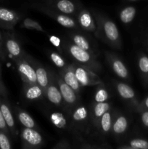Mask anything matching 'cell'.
<instances>
[{"label":"cell","instance_id":"5b68a950","mask_svg":"<svg viewBox=\"0 0 148 149\" xmlns=\"http://www.w3.org/2000/svg\"><path fill=\"white\" fill-rule=\"evenodd\" d=\"M17 71L20 74L23 84H36V74L33 65L24 58L15 60Z\"/></svg>","mask_w":148,"mask_h":149},{"label":"cell","instance_id":"44dd1931","mask_svg":"<svg viewBox=\"0 0 148 149\" xmlns=\"http://www.w3.org/2000/svg\"><path fill=\"white\" fill-rule=\"evenodd\" d=\"M129 127V121L124 115H119L116 117L115 120L113 122L112 132L114 135H120L124 133Z\"/></svg>","mask_w":148,"mask_h":149},{"label":"cell","instance_id":"484cf974","mask_svg":"<svg viewBox=\"0 0 148 149\" xmlns=\"http://www.w3.org/2000/svg\"><path fill=\"white\" fill-rule=\"evenodd\" d=\"M138 67L142 79L146 84H148V56L141 53L138 58Z\"/></svg>","mask_w":148,"mask_h":149},{"label":"cell","instance_id":"4fadbf2b","mask_svg":"<svg viewBox=\"0 0 148 149\" xmlns=\"http://www.w3.org/2000/svg\"><path fill=\"white\" fill-rule=\"evenodd\" d=\"M23 95L27 100H36L41 98L45 95V91L37 83L36 84H24Z\"/></svg>","mask_w":148,"mask_h":149},{"label":"cell","instance_id":"d4e9b609","mask_svg":"<svg viewBox=\"0 0 148 149\" xmlns=\"http://www.w3.org/2000/svg\"><path fill=\"white\" fill-rule=\"evenodd\" d=\"M136 14V9L133 6H128L125 7L119 13V18L124 24L131 23Z\"/></svg>","mask_w":148,"mask_h":149},{"label":"cell","instance_id":"1f68e13d","mask_svg":"<svg viewBox=\"0 0 148 149\" xmlns=\"http://www.w3.org/2000/svg\"><path fill=\"white\" fill-rule=\"evenodd\" d=\"M8 134L0 130V148L1 149H11L12 145L10 139H9Z\"/></svg>","mask_w":148,"mask_h":149},{"label":"cell","instance_id":"7402d4cb","mask_svg":"<svg viewBox=\"0 0 148 149\" xmlns=\"http://www.w3.org/2000/svg\"><path fill=\"white\" fill-rule=\"evenodd\" d=\"M111 109V105L108 102H102V103H96V104L94 106L92 111V120L95 125H98L99 121L100 118L103 116L105 112L107 111H110Z\"/></svg>","mask_w":148,"mask_h":149},{"label":"cell","instance_id":"e0dca14e","mask_svg":"<svg viewBox=\"0 0 148 149\" xmlns=\"http://www.w3.org/2000/svg\"><path fill=\"white\" fill-rule=\"evenodd\" d=\"M0 110L2 113L4 120L10 130V132H11L12 134H15V123L12 113L7 102L4 101V100H3L1 97H0Z\"/></svg>","mask_w":148,"mask_h":149},{"label":"cell","instance_id":"ffe728a7","mask_svg":"<svg viewBox=\"0 0 148 149\" xmlns=\"http://www.w3.org/2000/svg\"><path fill=\"white\" fill-rule=\"evenodd\" d=\"M33 65L35 68V71H36L37 84L40 87H41L45 91V90L49 84V74H48L47 71L44 67L39 65V64H34L33 65Z\"/></svg>","mask_w":148,"mask_h":149},{"label":"cell","instance_id":"4316f807","mask_svg":"<svg viewBox=\"0 0 148 149\" xmlns=\"http://www.w3.org/2000/svg\"><path fill=\"white\" fill-rule=\"evenodd\" d=\"M49 118L52 123L59 129H65L68 126V122L63 113L54 112L51 113Z\"/></svg>","mask_w":148,"mask_h":149},{"label":"cell","instance_id":"6da1fadb","mask_svg":"<svg viewBox=\"0 0 148 149\" xmlns=\"http://www.w3.org/2000/svg\"><path fill=\"white\" fill-rule=\"evenodd\" d=\"M97 27L96 33L112 47L120 49L121 47V39L120 33L115 23L107 17L96 15Z\"/></svg>","mask_w":148,"mask_h":149},{"label":"cell","instance_id":"f1b7e54d","mask_svg":"<svg viewBox=\"0 0 148 149\" xmlns=\"http://www.w3.org/2000/svg\"><path fill=\"white\" fill-rule=\"evenodd\" d=\"M21 27L27 29H30V30H36L38 31L45 32L42 26L37 21L32 20L30 18H26L25 20H23L21 23Z\"/></svg>","mask_w":148,"mask_h":149},{"label":"cell","instance_id":"4dcf8cb0","mask_svg":"<svg viewBox=\"0 0 148 149\" xmlns=\"http://www.w3.org/2000/svg\"><path fill=\"white\" fill-rule=\"evenodd\" d=\"M49 58L57 67L59 68H65V61L59 53L56 52H51L49 54Z\"/></svg>","mask_w":148,"mask_h":149},{"label":"cell","instance_id":"74e56055","mask_svg":"<svg viewBox=\"0 0 148 149\" xmlns=\"http://www.w3.org/2000/svg\"><path fill=\"white\" fill-rule=\"evenodd\" d=\"M4 40L1 36V32H0V58L4 61L5 57H4Z\"/></svg>","mask_w":148,"mask_h":149},{"label":"cell","instance_id":"d590c367","mask_svg":"<svg viewBox=\"0 0 148 149\" xmlns=\"http://www.w3.org/2000/svg\"><path fill=\"white\" fill-rule=\"evenodd\" d=\"M146 110H148V96L137 105V111L139 112Z\"/></svg>","mask_w":148,"mask_h":149},{"label":"cell","instance_id":"e575fe53","mask_svg":"<svg viewBox=\"0 0 148 149\" xmlns=\"http://www.w3.org/2000/svg\"><path fill=\"white\" fill-rule=\"evenodd\" d=\"M49 42L55 47L59 49L61 46V41L59 37L56 36H54V35H51V36H49Z\"/></svg>","mask_w":148,"mask_h":149},{"label":"cell","instance_id":"7c38bea8","mask_svg":"<svg viewBox=\"0 0 148 149\" xmlns=\"http://www.w3.org/2000/svg\"><path fill=\"white\" fill-rule=\"evenodd\" d=\"M62 79L63 81L69 85L77 94L80 93L81 85L80 84L76 76H75L74 70L73 68L72 64L68 65L66 68H64V70L62 72Z\"/></svg>","mask_w":148,"mask_h":149},{"label":"cell","instance_id":"ab89813d","mask_svg":"<svg viewBox=\"0 0 148 149\" xmlns=\"http://www.w3.org/2000/svg\"><path fill=\"white\" fill-rule=\"evenodd\" d=\"M0 83H3L2 79H1V74H0Z\"/></svg>","mask_w":148,"mask_h":149},{"label":"cell","instance_id":"d6a6232c","mask_svg":"<svg viewBox=\"0 0 148 149\" xmlns=\"http://www.w3.org/2000/svg\"><path fill=\"white\" fill-rule=\"evenodd\" d=\"M71 146L70 145L69 142L65 139H62L57 143L55 146L52 147V148H57V149H64V148H71Z\"/></svg>","mask_w":148,"mask_h":149},{"label":"cell","instance_id":"30bf717a","mask_svg":"<svg viewBox=\"0 0 148 149\" xmlns=\"http://www.w3.org/2000/svg\"><path fill=\"white\" fill-rule=\"evenodd\" d=\"M60 93L62 94L63 101L68 106H73L78 100V94L63 81L62 78H59L57 81Z\"/></svg>","mask_w":148,"mask_h":149},{"label":"cell","instance_id":"ba28073f","mask_svg":"<svg viewBox=\"0 0 148 149\" xmlns=\"http://www.w3.org/2000/svg\"><path fill=\"white\" fill-rule=\"evenodd\" d=\"M4 47L13 60L23 58V51L17 39L9 33L4 34Z\"/></svg>","mask_w":148,"mask_h":149},{"label":"cell","instance_id":"836d02e7","mask_svg":"<svg viewBox=\"0 0 148 149\" xmlns=\"http://www.w3.org/2000/svg\"><path fill=\"white\" fill-rule=\"evenodd\" d=\"M0 130H2L3 132H6L7 134H9V132H10V130H9L7 123L4 120V118L3 116L1 110H0Z\"/></svg>","mask_w":148,"mask_h":149},{"label":"cell","instance_id":"52a82bcc","mask_svg":"<svg viewBox=\"0 0 148 149\" xmlns=\"http://www.w3.org/2000/svg\"><path fill=\"white\" fill-rule=\"evenodd\" d=\"M20 19V15L14 10L0 7V27L12 30Z\"/></svg>","mask_w":148,"mask_h":149},{"label":"cell","instance_id":"b9f144b4","mask_svg":"<svg viewBox=\"0 0 148 149\" xmlns=\"http://www.w3.org/2000/svg\"><path fill=\"white\" fill-rule=\"evenodd\" d=\"M131 1H135V0H131Z\"/></svg>","mask_w":148,"mask_h":149},{"label":"cell","instance_id":"f35d334b","mask_svg":"<svg viewBox=\"0 0 148 149\" xmlns=\"http://www.w3.org/2000/svg\"><path fill=\"white\" fill-rule=\"evenodd\" d=\"M0 95L4 97H6L7 95V91L4 83H0Z\"/></svg>","mask_w":148,"mask_h":149},{"label":"cell","instance_id":"277c9868","mask_svg":"<svg viewBox=\"0 0 148 149\" xmlns=\"http://www.w3.org/2000/svg\"><path fill=\"white\" fill-rule=\"evenodd\" d=\"M23 148H38L44 144L43 137L34 128L23 127L20 132Z\"/></svg>","mask_w":148,"mask_h":149},{"label":"cell","instance_id":"603a6c76","mask_svg":"<svg viewBox=\"0 0 148 149\" xmlns=\"http://www.w3.org/2000/svg\"><path fill=\"white\" fill-rule=\"evenodd\" d=\"M113 125V117L112 113L110 111L103 114V116L100 118L97 126H99L101 132L103 134H107L110 132Z\"/></svg>","mask_w":148,"mask_h":149},{"label":"cell","instance_id":"7a4b0ae2","mask_svg":"<svg viewBox=\"0 0 148 149\" xmlns=\"http://www.w3.org/2000/svg\"><path fill=\"white\" fill-rule=\"evenodd\" d=\"M65 48L67 52L76 61L77 63L84 65L95 72H100L102 71L101 63L97 61L96 56L93 53L70 42L65 43Z\"/></svg>","mask_w":148,"mask_h":149},{"label":"cell","instance_id":"2e32d148","mask_svg":"<svg viewBox=\"0 0 148 149\" xmlns=\"http://www.w3.org/2000/svg\"><path fill=\"white\" fill-rule=\"evenodd\" d=\"M52 5L57 11L65 15H72L77 10L76 5L72 0H53Z\"/></svg>","mask_w":148,"mask_h":149},{"label":"cell","instance_id":"d6986e66","mask_svg":"<svg viewBox=\"0 0 148 149\" xmlns=\"http://www.w3.org/2000/svg\"><path fill=\"white\" fill-rule=\"evenodd\" d=\"M89 113L86 108L84 106H78L71 113V121L75 125H81L86 122Z\"/></svg>","mask_w":148,"mask_h":149},{"label":"cell","instance_id":"8d00e7d4","mask_svg":"<svg viewBox=\"0 0 148 149\" xmlns=\"http://www.w3.org/2000/svg\"><path fill=\"white\" fill-rule=\"evenodd\" d=\"M141 122L145 127L148 128V110L141 111Z\"/></svg>","mask_w":148,"mask_h":149},{"label":"cell","instance_id":"cb8c5ba5","mask_svg":"<svg viewBox=\"0 0 148 149\" xmlns=\"http://www.w3.org/2000/svg\"><path fill=\"white\" fill-rule=\"evenodd\" d=\"M17 116L20 123L24 127L34 128V129L37 127L34 119L25 111L17 109Z\"/></svg>","mask_w":148,"mask_h":149},{"label":"cell","instance_id":"f546056e","mask_svg":"<svg viewBox=\"0 0 148 149\" xmlns=\"http://www.w3.org/2000/svg\"><path fill=\"white\" fill-rule=\"evenodd\" d=\"M109 98H110V94L105 88L100 87L97 89L94 95V100L96 103L106 102Z\"/></svg>","mask_w":148,"mask_h":149},{"label":"cell","instance_id":"8992f818","mask_svg":"<svg viewBox=\"0 0 148 149\" xmlns=\"http://www.w3.org/2000/svg\"><path fill=\"white\" fill-rule=\"evenodd\" d=\"M37 9L39 11L52 17L54 20H56L59 25L63 27L68 28V29H75L77 27V23L73 17L68 16V15L63 14L58 11H55V10H49V9L42 7H37Z\"/></svg>","mask_w":148,"mask_h":149},{"label":"cell","instance_id":"83f0119b","mask_svg":"<svg viewBox=\"0 0 148 149\" xmlns=\"http://www.w3.org/2000/svg\"><path fill=\"white\" fill-rule=\"evenodd\" d=\"M121 149H148V141L145 139L136 138L129 143V145L118 147Z\"/></svg>","mask_w":148,"mask_h":149},{"label":"cell","instance_id":"60d3db41","mask_svg":"<svg viewBox=\"0 0 148 149\" xmlns=\"http://www.w3.org/2000/svg\"><path fill=\"white\" fill-rule=\"evenodd\" d=\"M0 71H1V65H0Z\"/></svg>","mask_w":148,"mask_h":149},{"label":"cell","instance_id":"ac0fdd59","mask_svg":"<svg viewBox=\"0 0 148 149\" xmlns=\"http://www.w3.org/2000/svg\"><path fill=\"white\" fill-rule=\"evenodd\" d=\"M70 38H71V41L74 45L94 54V50L93 49L92 45H91L88 38L86 37L85 36H84L81 33L74 32V33L70 34Z\"/></svg>","mask_w":148,"mask_h":149},{"label":"cell","instance_id":"5bb4252c","mask_svg":"<svg viewBox=\"0 0 148 149\" xmlns=\"http://www.w3.org/2000/svg\"><path fill=\"white\" fill-rule=\"evenodd\" d=\"M45 95L48 100L55 106H60L63 101L58 84L56 85L54 82H49V85L45 90Z\"/></svg>","mask_w":148,"mask_h":149},{"label":"cell","instance_id":"9a60e30c","mask_svg":"<svg viewBox=\"0 0 148 149\" xmlns=\"http://www.w3.org/2000/svg\"><path fill=\"white\" fill-rule=\"evenodd\" d=\"M116 90L120 97L128 100V101L132 102L133 105L137 106L138 103L136 101L135 92L133 88L131 87L129 84L122 82H118L116 84Z\"/></svg>","mask_w":148,"mask_h":149},{"label":"cell","instance_id":"9c48e42d","mask_svg":"<svg viewBox=\"0 0 148 149\" xmlns=\"http://www.w3.org/2000/svg\"><path fill=\"white\" fill-rule=\"evenodd\" d=\"M107 58L110 64L113 72L119 77V78L127 79L129 77V73L126 68V65L123 63V61L116 57L115 55L112 54H107Z\"/></svg>","mask_w":148,"mask_h":149},{"label":"cell","instance_id":"3957f363","mask_svg":"<svg viewBox=\"0 0 148 149\" xmlns=\"http://www.w3.org/2000/svg\"><path fill=\"white\" fill-rule=\"evenodd\" d=\"M72 66L81 87L103 84V81L95 71L79 63H73Z\"/></svg>","mask_w":148,"mask_h":149},{"label":"cell","instance_id":"8fae6325","mask_svg":"<svg viewBox=\"0 0 148 149\" xmlns=\"http://www.w3.org/2000/svg\"><path fill=\"white\" fill-rule=\"evenodd\" d=\"M77 21L80 27L87 31L96 33L97 26L91 13L87 10H82L78 13Z\"/></svg>","mask_w":148,"mask_h":149}]
</instances>
